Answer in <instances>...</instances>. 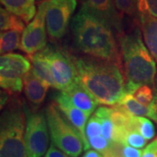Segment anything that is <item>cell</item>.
I'll list each match as a JSON object with an SVG mask.
<instances>
[{
  "mask_svg": "<svg viewBox=\"0 0 157 157\" xmlns=\"http://www.w3.org/2000/svg\"><path fill=\"white\" fill-rule=\"evenodd\" d=\"M74 45L80 52L100 60L122 65L113 28L94 13L80 8L72 19Z\"/></svg>",
  "mask_w": 157,
  "mask_h": 157,
  "instance_id": "6da1fadb",
  "label": "cell"
},
{
  "mask_svg": "<svg viewBox=\"0 0 157 157\" xmlns=\"http://www.w3.org/2000/svg\"><path fill=\"white\" fill-rule=\"evenodd\" d=\"M74 59L79 83L100 104L114 106L127 94L122 66L88 56Z\"/></svg>",
  "mask_w": 157,
  "mask_h": 157,
  "instance_id": "7a4b0ae2",
  "label": "cell"
},
{
  "mask_svg": "<svg viewBox=\"0 0 157 157\" xmlns=\"http://www.w3.org/2000/svg\"><path fill=\"white\" fill-rule=\"evenodd\" d=\"M119 47L126 77L127 94H133L140 86H154L157 76L156 61L142 39L140 25L117 33Z\"/></svg>",
  "mask_w": 157,
  "mask_h": 157,
  "instance_id": "3957f363",
  "label": "cell"
},
{
  "mask_svg": "<svg viewBox=\"0 0 157 157\" xmlns=\"http://www.w3.org/2000/svg\"><path fill=\"white\" fill-rule=\"evenodd\" d=\"M26 115L18 101L10 103L0 121V157H27L25 144Z\"/></svg>",
  "mask_w": 157,
  "mask_h": 157,
  "instance_id": "277c9868",
  "label": "cell"
},
{
  "mask_svg": "<svg viewBox=\"0 0 157 157\" xmlns=\"http://www.w3.org/2000/svg\"><path fill=\"white\" fill-rule=\"evenodd\" d=\"M52 143L70 157H78L84 150L82 137L73 124L60 111L56 103L45 108Z\"/></svg>",
  "mask_w": 157,
  "mask_h": 157,
  "instance_id": "5b68a950",
  "label": "cell"
},
{
  "mask_svg": "<svg viewBox=\"0 0 157 157\" xmlns=\"http://www.w3.org/2000/svg\"><path fill=\"white\" fill-rule=\"evenodd\" d=\"M26 115L25 144L27 157H43L49 146V128L45 113L25 107Z\"/></svg>",
  "mask_w": 157,
  "mask_h": 157,
  "instance_id": "8992f818",
  "label": "cell"
},
{
  "mask_svg": "<svg viewBox=\"0 0 157 157\" xmlns=\"http://www.w3.org/2000/svg\"><path fill=\"white\" fill-rule=\"evenodd\" d=\"M32 63L27 57L17 53L2 54L0 59L1 87L11 94H19L24 87V77L31 71Z\"/></svg>",
  "mask_w": 157,
  "mask_h": 157,
  "instance_id": "52a82bcc",
  "label": "cell"
},
{
  "mask_svg": "<svg viewBox=\"0 0 157 157\" xmlns=\"http://www.w3.org/2000/svg\"><path fill=\"white\" fill-rule=\"evenodd\" d=\"M46 55L55 82V89L66 91L79 82L74 57L67 51L46 46Z\"/></svg>",
  "mask_w": 157,
  "mask_h": 157,
  "instance_id": "ba28073f",
  "label": "cell"
},
{
  "mask_svg": "<svg viewBox=\"0 0 157 157\" xmlns=\"http://www.w3.org/2000/svg\"><path fill=\"white\" fill-rule=\"evenodd\" d=\"M76 6V0H46L45 25L51 39L57 41L65 36Z\"/></svg>",
  "mask_w": 157,
  "mask_h": 157,
  "instance_id": "9c48e42d",
  "label": "cell"
},
{
  "mask_svg": "<svg viewBox=\"0 0 157 157\" xmlns=\"http://www.w3.org/2000/svg\"><path fill=\"white\" fill-rule=\"evenodd\" d=\"M46 0L39 5L33 19L24 29L20 50L31 57L46 47V25H45Z\"/></svg>",
  "mask_w": 157,
  "mask_h": 157,
  "instance_id": "30bf717a",
  "label": "cell"
},
{
  "mask_svg": "<svg viewBox=\"0 0 157 157\" xmlns=\"http://www.w3.org/2000/svg\"><path fill=\"white\" fill-rule=\"evenodd\" d=\"M55 103L60 109V111L65 114V116L67 118L68 121L78 129L83 140L84 150H88L90 145L86 135V126L88 121L87 120L89 115L78 107H74L60 91L55 98Z\"/></svg>",
  "mask_w": 157,
  "mask_h": 157,
  "instance_id": "8fae6325",
  "label": "cell"
},
{
  "mask_svg": "<svg viewBox=\"0 0 157 157\" xmlns=\"http://www.w3.org/2000/svg\"><path fill=\"white\" fill-rule=\"evenodd\" d=\"M81 7L106 20L117 33L121 31V13L115 7L114 0H81Z\"/></svg>",
  "mask_w": 157,
  "mask_h": 157,
  "instance_id": "7c38bea8",
  "label": "cell"
},
{
  "mask_svg": "<svg viewBox=\"0 0 157 157\" xmlns=\"http://www.w3.org/2000/svg\"><path fill=\"white\" fill-rule=\"evenodd\" d=\"M60 92L63 93V94L67 98L68 101L74 107H78L80 110L84 111L89 116L95 111L98 105L100 104L85 89L79 82L74 84L67 90L60 91Z\"/></svg>",
  "mask_w": 157,
  "mask_h": 157,
  "instance_id": "4fadbf2b",
  "label": "cell"
},
{
  "mask_svg": "<svg viewBox=\"0 0 157 157\" xmlns=\"http://www.w3.org/2000/svg\"><path fill=\"white\" fill-rule=\"evenodd\" d=\"M50 87L37 77L33 71H30L24 77V94L30 103L35 106L41 105L45 99Z\"/></svg>",
  "mask_w": 157,
  "mask_h": 157,
  "instance_id": "5bb4252c",
  "label": "cell"
},
{
  "mask_svg": "<svg viewBox=\"0 0 157 157\" xmlns=\"http://www.w3.org/2000/svg\"><path fill=\"white\" fill-rule=\"evenodd\" d=\"M139 22L143 40L157 63V18L139 14Z\"/></svg>",
  "mask_w": 157,
  "mask_h": 157,
  "instance_id": "9a60e30c",
  "label": "cell"
},
{
  "mask_svg": "<svg viewBox=\"0 0 157 157\" xmlns=\"http://www.w3.org/2000/svg\"><path fill=\"white\" fill-rule=\"evenodd\" d=\"M2 6L8 11L30 23L37 13L35 0H0Z\"/></svg>",
  "mask_w": 157,
  "mask_h": 157,
  "instance_id": "2e32d148",
  "label": "cell"
},
{
  "mask_svg": "<svg viewBox=\"0 0 157 157\" xmlns=\"http://www.w3.org/2000/svg\"><path fill=\"white\" fill-rule=\"evenodd\" d=\"M29 58L32 63V71L34 74L44 81L49 87L55 88V82L51 72L45 48Z\"/></svg>",
  "mask_w": 157,
  "mask_h": 157,
  "instance_id": "e0dca14e",
  "label": "cell"
},
{
  "mask_svg": "<svg viewBox=\"0 0 157 157\" xmlns=\"http://www.w3.org/2000/svg\"><path fill=\"white\" fill-rule=\"evenodd\" d=\"M108 110H109V107H101L97 108L94 113L100 119L102 135L110 142H117L118 143L120 131H119V128L113 122L111 118L109 117Z\"/></svg>",
  "mask_w": 157,
  "mask_h": 157,
  "instance_id": "ac0fdd59",
  "label": "cell"
},
{
  "mask_svg": "<svg viewBox=\"0 0 157 157\" xmlns=\"http://www.w3.org/2000/svg\"><path fill=\"white\" fill-rule=\"evenodd\" d=\"M23 32L17 30L3 31L0 34L1 54L10 53L13 51L21 48Z\"/></svg>",
  "mask_w": 157,
  "mask_h": 157,
  "instance_id": "d6986e66",
  "label": "cell"
},
{
  "mask_svg": "<svg viewBox=\"0 0 157 157\" xmlns=\"http://www.w3.org/2000/svg\"><path fill=\"white\" fill-rule=\"evenodd\" d=\"M119 104L134 116L147 117L153 120V112L150 107L141 104L133 94H126Z\"/></svg>",
  "mask_w": 157,
  "mask_h": 157,
  "instance_id": "ffe728a7",
  "label": "cell"
},
{
  "mask_svg": "<svg viewBox=\"0 0 157 157\" xmlns=\"http://www.w3.org/2000/svg\"><path fill=\"white\" fill-rule=\"evenodd\" d=\"M25 24L23 19L19 17L14 15L6 8L3 7L0 10V29L1 32L8 31V30H17L23 32L25 28Z\"/></svg>",
  "mask_w": 157,
  "mask_h": 157,
  "instance_id": "44dd1931",
  "label": "cell"
},
{
  "mask_svg": "<svg viewBox=\"0 0 157 157\" xmlns=\"http://www.w3.org/2000/svg\"><path fill=\"white\" fill-rule=\"evenodd\" d=\"M135 123L137 131L142 135L147 140H151L155 136V127L150 118L135 116Z\"/></svg>",
  "mask_w": 157,
  "mask_h": 157,
  "instance_id": "7402d4cb",
  "label": "cell"
},
{
  "mask_svg": "<svg viewBox=\"0 0 157 157\" xmlns=\"http://www.w3.org/2000/svg\"><path fill=\"white\" fill-rule=\"evenodd\" d=\"M137 101L140 102L141 104L149 107L154 99V89L153 86L149 85H142L140 86L137 89L135 90L133 94Z\"/></svg>",
  "mask_w": 157,
  "mask_h": 157,
  "instance_id": "603a6c76",
  "label": "cell"
},
{
  "mask_svg": "<svg viewBox=\"0 0 157 157\" xmlns=\"http://www.w3.org/2000/svg\"><path fill=\"white\" fill-rule=\"evenodd\" d=\"M115 7L121 14L135 17L138 12L137 0H114Z\"/></svg>",
  "mask_w": 157,
  "mask_h": 157,
  "instance_id": "cb8c5ba5",
  "label": "cell"
},
{
  "mask_svg": "<svg viewBox=\"0 0 157 157\" xmlns=\"http://www.w3.org/2000/svg\"><path fill=\"white\" fill-rule=\"evenodd\" d=\"M139 14H145L157 18V0H137Z\"/></svg>",
  "mask_w": 157,
  "mask_h": 157,
  "instance_id": "d4e9b609",
  "label": "cell"
},
{
  "mask_svg": "<svg viewBox=\"0 0 157 157\" xmlns=\"http://www.w3.org/2000/svg\"><path fill=\"white\" fill-rule=\"evenodd\" d=\"M102 135L101 133V124L100 119L96 115L95 113L92 115L88 120L86 126V135L87 140L97 135Z\"/></svg>",
  "mask_w": 157,
  "mask_h": 157,
  "instance_id": "484cf974",
  "label": "cell"
},
{
  "mask_svg": "<svg viewBox=\"0 0 157 157\" xmlns=\"http://www.w3.org/2000/svg\"><path fill=\"white\" fill-rule=\"evenodd\" d=\"M88 142H89L90 147H93L94 149L99 151L102 155H104L111 146V142L107 140L103 135L102 136L97 135L91 137L88 139Z\"/></svg>",
  "mask_w": 157,
  "mask_h": 157,
  "instance_id": "4316f807",
  "label": "cell"
},
{
  "mask_svg": "<svg viewBox=\"0 0 157 157\" xmlns=\"http://www.w3.org/2000/svg\"><path fill=\"white\" fill-rule=\"evenodd\" d=\"M147 140L140 135L138 131H129L126 137V144L134 147L136 148H144L147 145Z\"/></svg>",
  "mask_w": 157,
  "mask_h": 157,
  "instance_id": "83f0119b",
  "label": "cell"
},
{
  "mask_svg": "<svg viewBox=\"0 0 157 157\" xmlns=\"http://www.w3.org/2000/svg\"><path fill=\"white\" fill-rule=\"evenodd\" d=\"M121 153L123 157H141L142 151L140 148H136L127 144H123L121 147Z\"/></svg>",
  "mask_w": 157,
  "mask_h": 157,
  "instance_id": "f1b7e54d",
  "label": "cell"
},
{
  "mask_svg": "<svg viewBox=\"0 0 157 157\" xmlns=\"http://www.w3.org/2000/svg\"><path fill=\"white\" fill-rule=\"evenodd\" d=\"M43 157H70L61 149L58 148L53 143H52L46 151L45 155Z\"/></svg>",
  "mask_w": 157,
  "mask_h": 157,
  "instance_id": "f546056e",
  "label": "cell"
},
{
  "mask_svg": "<svg viewBox=\"0 0 157 157\" xmlns=\"http://www.w3.org/2000/svg\"><path fill=\"white\" fill-rule=\"evenodd\" d=\"M153 89H154V99L149 107L153 112V121L157 122V76L155 81V85L153 86Z\"/></svg>",
  "mask_w": 157,
  "mask_h": 157,
  "instance_id": "4dcf8cb0",
  "label": "cell"
},
{
  "mask_svg": "<svg viewBox=\"0 0 157 157\" xmlns=\"http://www.w3.org/2000/svg\"><path fill=\"white\" fill-rule=\"evenodd\" d=\"M82 157H104L103 155L100 153L99 151H97L95 149L94 150H91V149H88V150H86L85 154L82 155Z\"/></svg>",
  "mask_w": 157,
  "mask_h": 157,
  "instance_id": "1f68e13d",
  "label": "cell"
},
{
  "mask_svg": "<svg viewBox=\"0 0 157 157\" xmlns=\"http://www.w3.org/2000/svg\"><path fill=\"white\" fill-rule=\"evenodd\" d=\"M141 157H157V156H156V154L153 151V150H151V149H148V148H147L146 147H144V149H143V152H142Z\"/></svg>",
  "mask_w": 157,
  "mask_h": 157,
  "instance_id": "d6a6232c",
  "label": "cell"
}]
</instances>
